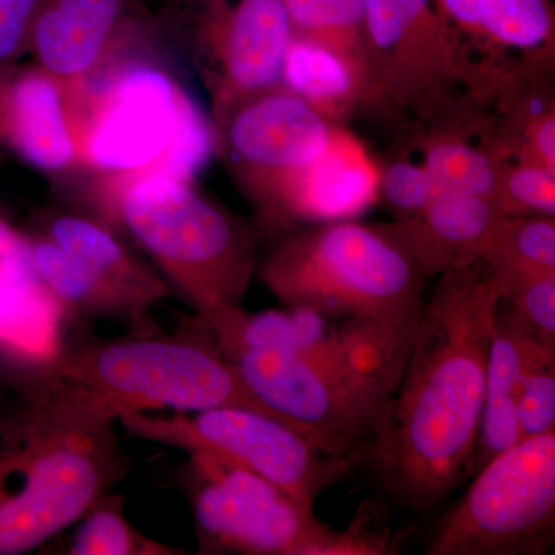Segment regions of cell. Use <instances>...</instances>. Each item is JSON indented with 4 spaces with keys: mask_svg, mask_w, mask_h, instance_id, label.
<instances>
[{
    "mask_svg": "<svg viewBox=\"0 0 555 555\" xmlns=\"http://www.w3.org/2000/svg\"><path fill=\"white\" fill-rule=\"evenodd\" d=\"M201 554L331 555L339 531L266 478L207 454L182 474Z\"/></svg>",
    "mask_w": 555,
    "mask_h": 555,
    "instance_id": "cell-10",
    "label": "cell"
},
{
    "mask_svg": "<svg viewBox=\"0 0 555 555\" xmlns=\"http://www.w3.org/2000/svg\"><path fill=\"white\" fill-rule=\"evenodd\" d=\"M115 211L224 353L247 313L243 301L261 230L204 198L190 182L159 173L124 179Z\"/></svg>",
    "mask_w": 555,
    "mask_h": 555,
    "instance_id": "cell-4",
    "label": "cell"
},
{
    "mask_svg": "<svg viewBox=\"0 0 555 555\" xmlns=\"http://www.w3.org/2000/svg\"><path fill=\"white\" fill-rule=\"evenodd\" d=\"M190 100L164 69L141 64L120 69L102 91L83 134L87 159L119 177L156 173Z\"/></svg>",
    "mask_w": 555,
    "mask_h": 555,
    "instance_id": "cell-12",
    "label": "cell"
},
{
    "mask_svg": "<svg viewBox=\"0 0 555 555\" xmlns=\"http://www.w3.org/2000/svg\"><path fill=\"white\" fill-rule=\"evenodd\" d=\"M502 218L492 199L443 195L414 217L397 222L427 280L480 262Z\"/></svg>",
    "mask_w": 555,
    "mask_h": 555,
    "instance_id": "cell-18",
    "label": "cell"
},
{
    "mask_svg": "<svg viewBox=\"0 0 555 555\" xmlns=\"http://www.w3.org/2000/svg\"><path fill=\"white\" fill-rule=\"evenodd\" d=\"M43 236L115 288L149 323V310L167 297L166 283L101 222L79 215H61L50 219Z\"/></svg>",
    "mask_w": 555,
    "mask_h": 555,
    "instance_id": "cell-22",
    "label": "cell"
},
{
    "mask_svg": "<svg viewBox=\"0 0 555 555\" xmlns=\"http://www.w3.org/2000/svg\"><path fill=\"white\" fill-rule=\"evenodd\" d=\"M494 203L503 217H555V171L529 160H505Z\"/></svg>",
    "mask_w": 555,
    "mask_h": 555,
    "instance_id": "cell-29",
    "label": "cell"
},
{
    "mask_svg": "<svg viewBox=\"0 0 555 555\" xmlns=\"http://www.w3.org/2000/svg\"><path fill=\"white\" fill-rule=\"evenodd\" d=\"M520 440L555 430V349L543 347L526 371L517 403Z\"/></svg>",
    "mask_w": 555,
    "mask_h": 555,
    "instance_id": "cell-31",
    "label": "cell"
},
{
    "mask_svg": "<svg viewBox=\"0 0 555 555\" xmlns=\"http://www.w3.org/2000/svg\"><path fill=\"white\" fill-rule=\"evenodd\" d=\"M543 347L547 346L532 338L500 299L486 364L483 411L473 476L486 463L520 441L517 425L518 396L529 364Z\"/></svg>",
    "mask_w": 555,
    "mask_h": 555,
    "instance_id": "cell-19",
    "label": "cell"
},
{
    "mask_svg": "<svg viewBox=\"0 0 555 555\" xmlns=\"http://www.w3.org/2000/svg\"><path fill=\"white\" fill-rule=\"evenodd\" d=\"M393 537L389 525H383L377 507L361 506L349 528L339 531L331 555L393 554Z\"/></svg>",
    "mask_w": 555,
    "mask_h": 555,
    "instance_id": "cell-33",
    "label": "cell"
},
{
    "mask_svg": "<svg viewBox=\"0 0 555 555\" xmlns=\"http://www.w3.org/2000/svg\"><path fill=\"white\" fill-rule=\"evenodd\" d=\"M489 82L525 68L554 67L553 0H430Z\"/></svg>",
    "mask_w": 555,
    "mask_h": 555,
    "instance_id": "cell-15",
    "label": "cell"
},
{
    "mask_svg": "<svg viewBox=\"0 0 555 555\" xmlns=\"http://www.w3.org/2000/svg\"><path fill=\"white\" fill-rule=\"evenodd\" d=\"M126 474L113 426L75 425L22 396L0 408V555L42 546Z\"/></svg>",
    "mask_w": 555,
    "mask_h": 555,
    "instance_id": "cell-5",
    "label": "cell"
},
{
    "mask_svg": "<svg viewBox=\"0 0 555 555\" xmlns=\"http://www.w3.org/2000/svg\"><path fill=\"white\" fill-rule=\"evenodd\" d=\"M229 360L262 403L318 448L361 462L400 375L261 349H236Z\"/></svg>",
    "mask_w": 555,
    "mask_h": 555,
    "instance_id": "cell-9",
    "label": "cell"
},
{
    "mask_svg": "<svg viewBox=\"0 0 555 555\" xmlns=\"http://www.w3.org/2000/svg\"><path fill=\"white\" fill-rule=\"evenodd\" d=\"M0 138L39 170H62L75 159L64 100L46 69L0 79Z\"/></svg>",
    "mask_w": 555,
    "mask_h": 555,
    "instance_id": "cell-17",
    "label": "cell"
},
{
    "mask_svg": "<svg viewBox=\"0 0 555 555\" xmlns=\"http://www.w3.org/2000/svg\"><path fill=\"white\" fill-rule=\"evenodd\" d=\"M481 261L496 284L555 272V217H503Z\"/></svg>",
    "mask_w": 555,
    "mask_h": 555,
    "instance_id": "cell-26",
    "label": "cell"
},
{
    "mask_svg": "<svg viewBox=\"0 0 555 555\" xmlns=\"http://www.w3.org/2000/svg\"><path fill=\"white\" fill-rule=\"evenodd\" d=\"M382 164L345 124H337L323 152L288 185L273 230L356 219L379 199Z\"/></svg>",
    "mask_w": 555,
    "mask_h": 555,
    "instance_id": "cell-16",
    "label": "cell"
},
{
    "mask_svg": "<svg viewBox=\"0 0 555 555\" xmlns=\"http://www.w3.org/2000/svg\"><path fill=\"white\" fill-rule=\"evenodd\" d=\"M20 396L87 427L113 426L120 416L163 408H246L286 422L251 392L207 324L203 332L173 337L150 331L129 338L57 343L49 356L28 361Z\"/></svg>",
    "mask_w": 555,
    "mask_h": 555,
    "instance_id": "cell-2",
    "label": "cell"
},
{
    "mask_svg": "<svg viewBox=\"0 0 555 555\" xmlns=\"http://www.w3.org/2000/svg\"><path fill=\"white\" fill-rule=\"evenodd\" d=\"M483 120V115H474L414 134V147L441 195L483 196L494 201L505 160L481 141Z\"/></svg>",
    "mask_w": 555,
    "mask_h": 555,
    "instance_id": "cell-23",
    "label": "cell"
},
{
    "mask_svg": "<svg viewBox=\"0 0 555 555\" xmlns=\"http://www.w3.org/2000/svg\"><path fill=\"white\" fill-rule=\"evenodd\" d=\"M500 301L483 261L438 278L366 449L386 488L418 511L473 476Z\"/></svg>",
    "mask_w": 555,
    "mask_h": 555,
    "instance_id": "cell-1",
    "label": "cell"
},
{
    "mask_svg": "<svg viewBox=\"0 0 555 555\" xmlns=\"http://www.w3.org/2000/svg\"><path fill=\"white\" fill-rule=\"evenodd\" d=\"M283 5L292 35L337 51L357 68L366 89L364 0H283Z\"/></svg>",
    "mask_w": 555,
    "mask_h": 555,
    "instance_id": "cell-27",
    "label": "cell"
},
{
    "mask_svg": "<svg viewBox=\"0 0 555 555\" xmlns=\"http://www.w3.org/2000/svg\"><path fill=\"white\" fill-rule=\"evenodd\" d=\"M119 422L131 436L250 470L310 509L321 492L363 463L327 454L283 420L254 409L224 406L169 416L134 412Z\"/></svg>",
    "mask_w": 555,
    "mask_h": 555,
    "instance_id": "cell-8",
    "label": "cell"
},
{
    "mask_svg": "<svg viewBox=\"0 0 555 555\" xmlns=\"http://www.w3.org/2000/svg\"><path fill=\"white\" fill-rule=\"evenodd\" d=\"M28 250L40 283L56 302L61 315L73 320H120L134 332H150L149 321L115 288L93 275L78 259L47 236L27 238Z\"/></svg>",
    "mask_w": 555,
    "mask_h": 555,
    "instance_id": "cell-25",
    "label": "cell"
},
{
    "mask_svg": "<svg viewBox=\"0 0 555 555\" xmlns=\"http://www.w3.org/2000/svg\"><path fill=\"white\" fill-rule=\"evenodd\" d=\"M119 11L120 0H54L31 27L42 68L54 78L86 76L100 61Z\"/></svg>",
    "mask_w": 555,
    "mask_h": 555,
    "instance_id": "cell-21",
    "label": "cell"
},
{
    "mask_svg": "<svg viewBox=\"0 0 555 555\" xmlns=\"http://www.w3.org/2000/svg\"><path fill=\"white\" fill-rule=\"evenodd\" d=\"M122 496L105 494L80 518L78 531L69 540V555H179L185 551L163 545L142 534L127 521Z\"/></svg>",
    "mask_w": 555,
    "mask_h": 555,
    "instance_id": "cell-28",
    "label": "cell"
},
{
    "mask_svg": "<svg viewBox=\"0 0 555 555\" xmlns=\"http://www.w3.org/2000/svg\"><path fill=\"white\" fill-rule=\"evenodd\" d=\"M261 276L287 308L353 318L400 335H412L426 301V278L397 221L343 219L288 230Z\"/></svg>",
    "mask_w": 555,
    "mask_h": 555,
    "instance_id": "cell-3",
    "label": "cell"
},
{
    "mask_svg": "<svg viewBox=\"0 0 555 555\" xmlns=\"http://www.w3.org/2000/svg\"><path fill=\"white\" fill-rule=\"evenodd\" d=\"M440 190L422 163L401 156L382 167L379 199L403 221L440 198Z\"/></svg>",
    "mask_w": 555,
    "mask_h": 555,
    "instance_id": "cell-32",
    "label": "cell"
},
{
    "mask_svg": "<svg viewBox=\"0 0 555 555\" xmlns=\"http://www.w3.org/2000/svg\"><path fill=\"white\" fill-rule=\"evenodd\" d=\"M39 0H0V62L21 49Z\"/></svg>",
    "mask_w": 555,
    "mask_h": 555,
    "instance_id": "cell-34",
    "label": "cell"
},
{
    "mask_svg": "<svg viewBox=\"0 0 555 555\" xmlns=\"http://www.w3.org/2000/svg\"><path fill=\"white\" fill-rule=\"evenodd\" d=\"M335 126L281 86L218 116V147L258 208L261 229L273 230L288 185L323 152Z\"/></svg>",
    "mask_w": 555,
    "mask_h": 555,
    "instance_id": "cell-11",
    "label": "cell"
},
{
    "mask_svg": "<svg viewBox=\"0 0 555 555\" xmlns=\"http://www.w3.org/2000/svg\"><path fill=\"white\" fill-rule=\"evenodd\" d=\"M499 288L514 320L537 341L555 349V272L514 278Z\"/></svg>",
    "mask_w": 555,
    "mask_h": 555,
    "instance_id": "cell-30",
    "label": "cell"
},
{
    "mask_svg": "<svg viewBox=\"0 0 555 555\" xmlns=\"http://www.w3.org/2000/svg\"><path fill=\"white\" fill-rule=\"evenodd\" d=\"M218 116L280 86L292 30L283 0H219L201 36Z\"/></svg>",
    "mask_w": 555,
    "mask_h": 555,
    "instance_id": "cell-13",
    "label": "cell"
},
{
    "mask_svg": "<svg viewBox=\"0 0 555 555\" xmlns=\"http://www.w3.org/2000/svg\"><path fill=\"white\" fill-rule=\"evenodd\" d=\"M414 334V332H412ZM412 335L309 309L287 308L246 313L224 356L236 349H261L308 360L349 364L400 374Z\"/></svg>",
    "mask_w": 555,
    "mask_h": 555,
    "instance_id": "cell-14",
    "label": "cell"
},
{
    "mask_svg": "<svg viewBox=\"0 0 555 555\" xmlns=\"http://www.w3.org/2000/svg\"><path fill=\"white\" fill-rule=\"evenodd\" d=\"M441 518L427 555H540L555 535V430L486 463Z\"/></svg>",
    "mask_w": 555,
    "mask_h": 555,
    "instance_id": "cell-7",
    "label": "cell"
},
{
    "mask_svg": "<svg viewBox=\"0 0 555 555\" xmlns=\"http://www.w3.org/2000/svg\"><path fill=\"white\" fill-rule=\"evenodd\" d=\"M280 86L332 124H345L366 109V89L357 68L337 51L292 35Z\"/></svg>",
    "mask_w": 555,
    "mask_h": 555,
    "instance_id": "cell-24",
    "label": "cell"
},
{
    "mask_svg": "<svg viewBox=\"0 0 555 555\" xmlns=\"http://www.w3.org/2000/svg\"><path fill=\"white\" fill-rule=\"evenodd\" d=\"M61 310L40 283L27 238L0 222V341L28 361L49 356Z\"/></svg>",
    "mask_w": 555,
    "mask_h": 555,
    "instance_id": "cell-20",
    "label": "cell"
},
{
    "mask_svg": "<svg viewBox=\"0 0 555 555\" xmlns=\"http://www.w3.org/2000/svg\"><path fill=\"white\" fill-rule=\"evenodd\" d=\"M366 112L420 131L483 107L488 79L430 0H364Z\"/></svg>",
    "mask_w": 555,
    "mask_h": 555,
    "instance_id": "cell-6",
    "label": "cell"
}]
</instances>
